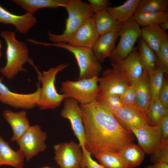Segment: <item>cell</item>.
Listing matches in <instances>:
<instances>
[{
    "instance_id": "obj_1",
    "label": "cell",
    "mask_w": 168,
    "mask_h": 168,
    "mask_svg": "<svg viewBox=\"0 0 168 168\" xmlns=\"http://www.w3.org/2000/svg\"><path fill=\"white\" fill-rule=\"evenodd\" d=\"M79 106L84 128V147L91 156L118 152L135 140L133 133L96 100Z\"/></svg>"
},
{
    "instance_id": "obj_2",
    "label": "cell",
    "mask_w": 168,
    "mask_h": 168,
    "mask_svg": "<svg viewBox=\"0 0 168 168\" xmlns=\"http://www.w3.org/2000/svg\"><path fill=\"white\" fill-rule=\"evenodd\" d=\"M5 40L7 48L6 63L0 68V72L8 79H12L20 72H26L23 65L32 60L29 55L28 49L23 42L18 40L15 32L9 30L3 31L0 34Z\"/></svg>"
},
{
    "instance_id": "obj_3",
    "label": "cell",
    "mask_w": 168,
    "mask_h": 168,
    "mask_svg": "<svg viewBox=\"0 0 168 168\" xmlns=\"http://www.w3.org/2000/svg\"><path fill=\"white\" fill-rule=\"evenodd\" d=\"M63 7L68 16L63 33L57 35L47 32L49 40L54 43H66L77 30L95 13L89 4L80 0H68Z\"/></svg>"
},
{
    "instance_id": "obj_4",
    "label": "cell",
    "mask_w": 168,
    "mask_h": 168,
    "mask_svg": "<svg viewBox=\"0 0 168 168\" xmlns=\"http://www.w3.org/2000/svg\"><path fill=\"white\" fill-rule=\"evenodd\" d=\"M31 64L37 71L39 81L42 84L37 106L41 110L58 107L66 97L63 95L59 94L56 90L55 85L56 77L58 73L67 68L69 63L61 64L42 72L39 71L33 62Z\"/></svg>"
},
{
    "instance_id": "obj_5",
    "label": "cell",
    "mask_w": 168,
    "mask_h": 168,
    "mask_svg": "<svg viewBox=\"0 0 168 168\" xmlns=\"http://www.w3.org/2000/svg\"><path fill=\"white\" fill-rule=\"evenodd\" d=\"M35 44L52 46L65 49L74 56L78 64L79 76L77 80L89 79L98 76L102 68L100 63L97 58L92 49L73 47L65 43H48L37 41Z\"/></svg>"
},
{
    "instance_id": "obj_6",
    "label": "cell",
    "mask_w": 168,
    "mask_h": 168,
    "mask_svg": "<svg viewBox=\"0 0 168 168\" xmlns=\"http://www.w3.org/2000/svg\"><path fill=\"white\" fill-rule=\"evenodd\" d=\"M98 76L89 79L69 80L62 82L60 92L66 98H71L80 104H86L96 100L100 92Z\"/></svg>"
},
{
    "instance_id": "obj_7",
    "label": "cell",
    "mask_w": 168,
    "mask_h": 168,
    "mask_svg": "<svg viewBox=\"0 0 168 168\" xmlns=\"http://www.w3.org/2000/svg\"><path fill=\"white\" fill-rule=\"evenodd\" d=\"M118 32L120 40L109 58L111 63L125 59L132 52L141 36V28L132 17L123 23Z\"/></svg>"
},
{
    "instance_id": "obj_8",
    "label": "cell",
    "mask_w": 168,
    "mask_h": 168,
    "mask_svg": "<svg viewBox=\"0 0 168 168\" xmlns=\"http://www.w3.org/2000/svg\"><path fill=\"white\" fill-rule=\"evenodd\" d=\"M47 137L46 132L42 131L39 125H35L30 126L16 141L25 158L29 161L46 149Z\"/></svg>"
},
{
    "instance_id": "obj_9",
    "label": "cell",
    "mask_w": 168,
    "mask_h": 168,
    "mask_svg": "<svg viewBox=\"0 0 168 168\" xmlns=\"http://www.w3.org/2000/svg\"><path fill=\"white\" fill-rule=\"evenodd\" d=\"M54 159L60 168H81L82 151L80 145L73 141L54 145Z\"/></svg>"
},
{
    "instance_id": "obj_10",
    "label": "cell",
    "mask_w": 168,
    "mask_h": 168,
    "mask_svg": "<svg viewBox=\"0 0 168 168\" xmlns=\"http://www.w3.org/2000/svg\"><path fill=\"white\" fill-rule=\"evenodd\" d=\"M0 77V102L15 108L31 109L37 106L40 91V82L37 84L36 90L28 94L13 92L2 82Z\"/></svg>"
},
{
    "instance_id": "obj_11",
    "label": "cell",
    "mask_w": 168,
    "mask_h": 168,
    "mask_svg": "<svg viewBox=\"0 0 168 168\" xmlns=\"http://www.w3.org/2000/svg\"><path fill=\"white\" fill-rule=\"evenodd\" d=\"M63 108L61 116L68 119L74 134L82 148H85V131L79 103L71 98H66L63 101Z\"/></svg>"
},
{
    "instance_id": "obj_12",
    "label": "cell",
    "mask_w": 168,
    "mask_h": 168,
    "mask_svg": "<svg viewBox=\"0 0 168 168\" xmlns=\"http://www.w3.org/2000/svg\"><path fill=\"white\" fill-rule=\"evenodd\" d=\"M111 65L112 68L121 72L130 85L134 86L138 82L144 71L137 48L125 59Z\"/></svg>"
},
{
    "instance_id": "obj_13",
    "label": "cell",
    "mask_w": 168,
    "mask_h": 168,
    "mask_svg": "<svg viewBox=\"0 0 168 168\" xmlns=\"http://www.w3.org/2000/svg\"><path fill=\"white\" fill-rule=\"evenodd\" d=\"M113 114L117 120L131 132L133 129L149 125L146 114L137 106L123 105Z\"/></svg>"
},
{
    "instance_id": "obj_14",
    "label": "cell",
    "mask_w": 168,
    "mask_h": 168,
    "mask_svg": "<svg viewBox=\"0 0 168 168\" xmlns=\"http://www.w3.org/2000/svg\"><path fill=\"white\" fill-rule=\"evenodd\" d=\"M98 85L100 92L119 96L130 85L121 72L112 68L103 72Z\"/></svg>"
},
{
    "instance_id": "obj_15",
    "label": "cell",
    "mask_w": 168,
    "mask_h": 168,
    "mask_svg": "<svg viewBox=\"0 0 168 168\" xmlns=\"http://www.w3.org/2000/svg\"><path fill=\"white\" fill-rule=\"evenodd\" d=\"M138 142L139 146L145 154L151 155L158 147L161 140V134L158 126L149 125L131 130Z\"/></svg>"
},
{
    "instance_id": "obj_16",
    "label": "cell",
    "mask_w": 168,
    "mask_h": 168,
    "mask_svg": "<svg viewBox=\"0 0 168 168\" xmlns=\"http://www.w3.org/2000/svg\"><path fill=\"white\" fill-rule=\"evenodd\" d=\"M99 36L93 16L88 19L77 30L67 43L73 47L92 49Z\"/></svg>"
},
{
    "instance_id": "obj_17",
    "label": "cell",
    "mask_w": 168,
    "mask_h": 168,
    "mask_svg": "<svg viewBox=\"0 0 168 168\" xmlns=\"http://www.w3.org/2000/svg\"><path fill=\"white\" fill-rule=\"evenodd\" d=\"M33 14L26 12L18 15L12 13L0 5V23L13 25L20 33L25 34L37 23Z\"/></svg>"
},
{
    "instance_id": "obj_18",
    "label": "cell",
    "mask_w": 168,
    "mask_h": 168,
    "mask_svg": "<svg viewBox=\"0 0 168 168\" xmlns=\"http://www.w3.org/2000/svg\"><path fill=\"white\" fill-rule=\"evenodd\" d=\"M3 116L11 126L13 133L11 141H16L30 126L26 112L24 110L14 112L9 110H4Z\"/></svg>"
},
{
    "instance_id": "obj_19",
    "label": "cell",
    "mask_w": 168,
    "mask_h": 168,
    "mask_svg": "<svg viewBox=\"0 0 168 168\" xmlns=\"http://www.w3.org/2000/svg\"><path fill=\"white\" fill-rule=\"evenodd\" d=\"M118 37V32L109 33L99 36L92 49L100 63L110 58L115 47V43Z\"/></svg>"
},
{
    "instance_id": "obj_20",
    "label": "cell",
    "mask_w": 168,
    "mask_h": 168,
    "mask_svg": "<svg viewBox=\"0 0 168 168\" xmlns=\"http://www.w3.org/2000/svg\"><path fill=\"white\" fill-rule=\"evenodd\" d=\"M95 28L99 36L118 32L123 23L116 19L107 10L95 13L93 16Z\"/></svg>"
},
{
    "instance_id": "obj_21",
    "label": "cell",
    "mask_w": 168,
    "mask_h": 168,
    "mask_svg": "<svg viewBox=\"0 0 168 168\" xmlns=\"http://www.w3.org/2000/svg\"><path fill=\"white\" fill-rule=\"evenodd\" d=\"M25 156L20 149L13 150L0 136V166H9L15 168H23Z\"/></svg>"
},
{
    "instance_id": "obj_22",
    "label": "cell",
    "mask_w": 168,
    "mask_h": 168,
    "mask_svg": "<svg viewBox=\"0 0 168 168\" xmlns=\"http://www.w3.org/2000/svg\"><path fill=\"white\" fill-rule=\"evenodd\" d=\"M141 37L154 51L157 54L162 43L168 39V35L159 25L153 24L141 28Z\"/></svg>"
},
{
    "instance_id": "obj_23",
    "label": "cell",
    "mask_w": 168,
    "mask_h": 168,
    "mask_svg": "<svg viewBox=\"0 0 168 168\" xmlns=\"http://www.w3.org/2000/svg\"><path fill=\"white\" fill-rule=\"evenodd\" d=\"M118 152L128 168L139 166L144 160L145 154L139 145L132 142L125 145Z\"/></svg>"
},
{
    "instance_id": "obj_24",
    "label": "cell",
    "mask_w": 168,
    "mask_h": 168,
    "mask_svg": "<svg viewBox=\"0 0 168 168\" xmlns=\"http://www.w3.org/2000/svg\"><path fill=\"white\" fill-rule=\"evenodd\" d=\"M133 86L135 91L137 105L146 114L151 100L148 72L144 70L141 77Z\"/></svg>"
},
{
    "instance_id": "obj_25",
    "label": "cell",
    "mask_w": 168,
    "mask_h": 168,
    "mask_svg": "<svg viewBox=\"0 0 168 168\" xmlns=\"http://www.w3.org/2000/svg\"><path fill=\"white\" fill-rule=\"evenodd\" d=\"M12 1L26 12L34 14L38 10L43 8L64 7L68 0H12Z\"/></svg>"
},
{
    "instance_id": "obj_26",
    "label": "cell",
    "mask_w": 168,
    "mask_h": 168,
    "mask_svg": "<svg viewBox=\"0 0 168 168\" xmlns=\"http://www.w3.org/2000/svg\"><path fill=\"white\" fill-rule=\"evenodd\" d=\"M137 48L144 70L148 73L155 69L157 67L156 54L141 36Z\"/></svg>"
},
{
    "instance_id": "obj_27",
    "label": "cell",
    "mask_w": 168,
    "mask_h": 168,
    "mask_svg": "<svg viewBox=\"0 0 168 168\" xmlns=\"http://www.w3.org/2000/svg\"><path fill=\"white\" fill-rule=\"evenodd\" d=\"M140 0H127L121 5L106 9L116 19L122 23L132 17Z\"/></svg>"
},
{
    "instance_id": "obj_28",
    "label": "cell",
    "mask_w": 168,
    "mask_h": 168,
    "mask_svg": "<svg viewBox=\"0 0 168 168\" xmlns=\"http://www.w3.org/2000/svg\"><path fill=\"white\" fill-rule=\"evenodd\" d=\"M133 18L140 26L142 27L153 24L159 25L168 22V13L167 11L141 13L136 11Z\"/></svg>"
},
{
    "instance_id": "obj_29",
    "label": "cell",
    "mask_w": 168,
    "mask_h": 168,
    "mask_svg": "<svg viewBox=\"0 0 168 168\" xmlns=\"http://www.w3.org/2000/svg\"><path fill=\"white\" fill-rule=\"evenodd\" d=\"M168 113V109L162 104L159 98L151 99L146 112L148 124L157 126L161 120Z\"/></svg>"
},
{
    "instance_id": "obj_30",
    "label": "cell",
    "mask_w": 168,
    "mask_h": 168,
    "mask_svg": "<svg viewBox=\"0 0 168 168\" xmlns=\"http://www.w3.org/2000/svg\"><path fill=\"white\" fill-rule=\"evenodd\" d=\"M94 156L104 168H128L118 152H104Z\"/></svg>"
},
{
    "instance_id": "obj_31",
    "label": "cell",
    "mask_w": 168,
    "mask_h": 168,
    "mask_svg": "<svg viewBox=\"0 0 168 168\" xmlns=\"http://www.w3.org/2000/svg\"><path fill=\"white\" fill-rule=\"evenodd\" d=\"M148 73L151 99L159 98V92L163 84L165 73L159 67Z\"/></svg>"
},
{
    "instance_id": "obj_32",
    "label": "cell",
    "mask_w": 168,
    "mask_h": 168,
    "mask_svg": "<svg viewBox=\"0 0 168 168\" xmlns=\"http://www.w3.org/2000/svg\"><path fill=\"white\" fill-rule=\"evenodd\" d=\"M168 0H140L136 12L141 13L167 11Z\"/></svg>"
},
{
    "instance_id": "obj_33",
    "label": "cell",
    "mask_w": 168,
    "mask_h": 168,
    "mask_svg": "<svg viewBox=\"0 0 168 168\" xmlns=\"http://www.w3.org/2000/svg\"><path fill=\"white\" fill-rule=\"evenodd\" d=\"M96 100L113 114L123 106L119 96L100 91Z\"/></svg>"
},
{
    "instance_id": "obj_34",
    "label": "cell",
    "mask_w": 168,
    "mask_h": 168,
    "mask_svg": "<svg viewBox=\"0 0 168 168\" xmlns=\"http://www.w3.org/2000/svg\"><path fill=\"white\" fill-rule=\"evenodd\" d=\"M150 161L154 164H168V141L161 140L158 147L151 155Z\"/></svg>"
},
{
    "instance_id": "obj_35",
    "label": "cell",
    "mask_w": 168,
    "mask_h": 168,
    "mask_svg": "<svg viewBox=\"0 0 168 168\" xmlns=\"http://www.w3.org/2000/svg\"><path fill=\"white\" fill-rule=\"evenodd\" d=\"M157 67H160L165 74L168 73V39L161 43L156 55Z\"/></svg>"
},
{
    "instance_id": "obj_36",
    "label": "cell",
    "mask_w": 168,
    "mask_h": 168,
    "mask_svg": "<svg viewBox=\"0 0 168 168\" xmlns=\"http://www.w3.org/2000/svg\"><path fill=\"white\" fill-rule=\"evenodd\" d=\"M119 97L123 105L137 106L135 91L133 86L129 85Z\"/></svg>"
},
{
    "instance_id": "obj_37",
    "label": "cell",
    "mask_w": 168,
    "mask_h": 168,
    "mask_svg": "<svg viewBox=\"0 0 168 168\" xmlns=\"http://www.w3.org/2000/svg\"><path fill=\"white\" fill-rule=\"evenodd\" d=\"M82 167L86 168H104L100 164L93 160L90 153L85 148H82Z\"/></svg>"
},
{
    "instance_id": "obj_38",
    "label": "cell",
    "mask_w": 168,
    "mask_h": 168,
    "mask_svg": "<svg viewBox=\"0 0 168 168\" xmlns=\"http://www.w3.org/2000/svg\"><path fill=\"white\" fill-rule=\"evenodd\" d=\"M158 98L165 107L168 109V81L165 77L159 91Z\"/></svg>"
},
{
    "instance_id": "obj_39",
    "label": "cell",
    "mask_w": 168,
    "mask_h": 168,
    "mask_svg": "<svg viewBox=\"0 0 168 168\" xmlns=\"http://www.w3.org/2000/svg\"><path fill=\"white\" fill-rule=\"evenodd\" d=\"M89 4L95 13L106 10L111 3L108 0H88Z\"/></svg>"
},
{
    "instance_id": "obj_40",
    "label": "cell",
    "mask_w": 168,
    "mask_h": 168,
    "mask_svg": "<svg viewBox=\"0 0 168 168\" xmlns=\"http://www.w3.org/2000/svg\"><path fill=\"white\" fill-rule=\"evenodd\" d=\"M161 134V140L168 141V113L161 120L158 125Z\"/></svg>"
},
{
    "instance_id": "obj_41",
    "label": "cell",
    "mask_w": 168,
    "mask_h": 168,
    "mask_svg": "<svg viewBox=\"0 0 168 168\" xmlns=\"http://www.w3.org/2000/svg\"><path fill=\"white\" fill-rule=\"evenodd\" d=\"M146 168H168V164L166 163H154L147 166Z\"/></svg>"
},
{
    "instance_id": "obj_42",
    "label": "cell",
    "mask_w": 168,
    "mask_h": 168,
    "mask_svg": "<svg viewBox=\"0 0 168 168\" xmlns=\"http://www.w3.org/2000/svg\"><path fill=\"white\" fill-rule=\"evenodd\" d=\"M159 25L161 28L165 31L168 29V22H163Z\"/></svg>"
},
{
    "instance_id": "obj_43",
    "label": "cell",
    "mask_w": 168,
    "mask_h": 168,
    "mask_svg": "<svg viewBox=\"0 0 168 168\" xmlns=\"http://www.w3.org/2000/svg\"><path fill=\"white\" fill-rule=\"evenodd\" d=\"M2 47V44L1 41L0 40V58L2 56V54L1 52V49Z\"/></svg>"
},
{
    "instance_id": "obj_44",
    "label": "cell",
    "mask_w": 168,
    "mask_h": 168,
    "mask_svg": "<svg viewBox=\"0 0 168 168\" xmlns=\"http://www.w3.org/2000/svg\"><path fill=\"white\" fill-rule=\"evenodd\" d=\"M41 168H53L51 167L48 166H45Z\"/></svg>"
},
{
    "instance_id": "obj_45",
    "label": "cell",
    "mask_w": 168,
    "mask_h": 168,
    "mask_svg": "<svg viewBox=\"0 0 168 168\" xmlns=\"http://www.w3.org/2000/svg\"><path fill=\"white\" fill-rule=\"evenodd\" d=\"M81 168H86L85 167H82Z\"/></svg>"
}]
</instances>
